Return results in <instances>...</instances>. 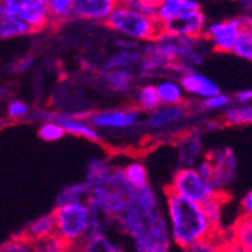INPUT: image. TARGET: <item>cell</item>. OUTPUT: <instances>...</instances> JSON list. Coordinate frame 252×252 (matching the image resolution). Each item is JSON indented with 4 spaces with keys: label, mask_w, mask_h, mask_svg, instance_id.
I'll return each instance as SVG.
<instances>
[{
    "label": "cell",
    "mask_w": 252,
    "mask_h": 252,
    "mask_svg": "<svg viewBox=\"0 0 252 252\" xmlns=\"http://www.w3.org/2000/svg\"><path fill=\"white\" fill-rule=\"evenodd\" d=\"M118 226L131 239L136 252H169L174 243L168 218L160 207L142 209L130 205Z\"/></svg>",
    "instance_id": "cell-1"
},
{
    "label": "cell",
    "mask_w": 252,
    "mask_h": 252,
    "mask_svg": "<svg viewBox=\"0 0 252 252\" xmlns=\"http://www.w3.org/2000/svg\"><path fill=\"white\" fill-rule=\"evenodd\" d=\"M166 218L175 245L183 249L213 239L218 231L205 218L202 205L166 189Z\"/></svg>",
    "instance_id": "cell-2"
},
{
    "label": "cell",
    "mask_w": 252,
    "mask_h": 252,
    "mask_svg": "<svg viewBox=\"0 0 252 252\" xmlns=\"http://www.w3.org/2000/svg\"><path fill=\"white\" fill-rule=\"evenodd\" d=\"M150 44L156 53L171 63L172 74L178 76L195 71L204 62L210 45L205 38H181L168 33H162Z\"/></svg>",
    "instance_id": "cell-3"
},
{
    "label": "cell",
    "mask_w": 252,
    "mask_h": 252,
    "mask_svg": "<svg viewBox=\"0 0 252 252\" xmlns=\"http://www.w3.org/2000/svg\"><path fill=\"white\" fill-rule=\"evenodd\" d=\"M134 188L127 181L123 168H115L106 186L95 188L88 198L91 215H100L110 223H118L130 207Z\"/></svg>",
    "instance_id": "cell-4"
},
{
    "label": "cell",
    "mask_w": 252,
    "mask_h": 252,
    "mask_svg": "<svg viewBox=\"0 0 252 252\" xmlns=\"http://www.w3.org/2000/svg\"><path fill=\"white\" fill-rule=\"evenodd\" d=\"M106 25L113 33L134 42L147 44L162 35V26L158 25L156 18L130 9L123 2H118Z\"/></svg>",
    "instance_id": "cell-5"
},
{
    "label": "cell",
    "mask_w": 252,
    "mask_h": 252,
    "mask_svg": "<svg viewBox=\"0 0 252 252\" xmlns=\"http://www.w3.org/2000/svg\"><path fill=\"white\" fill-rule=\"evenodd\" d=\"M52 213L56 222V236L65 240L71 248H79L88 236L91 220V209L88 202L55 207Z\"/></svg>",
    "instance_id": "cell-6"
},
{
    "label": "cell",
    "mask_w": 252,
    "mask_h": 252,
    "mask_svg": "<svg viewBox=\"0 0 252 252\" xmlns=\"http://www.w3.org/2000/svg\"><path fill=\"white\" fill-rule=\"evenodd\" d=\"M168 190L180 196L196 201L199 204L205 202L210 198H215L218 195H223L218 190L215 183L205 181L199 175L196 168H178L171 178Z\"/></svg>",
    "instance_id": "cell-7"
},
{
    "label": "cell",
    "mask_w": 252,
    "mask_h": 252,
    "mask_svg": "<svg viewBox=\"0 0 252 252\" xmlns=\"http://www.w3.org/2000/svg\"><path fill=\"white\" fill-rule=\"evenodd\" d=\"M0 17H12L25 21L32 31L45 29L52 20L49 0H2Z\"/></svg>",
    "instance_id": "cell-8"
},
{
    "label": "cell",
    "mask_w": 252,
    "mask_h": 252,
    "mask_svg": "<svg viewBox=\"0 0 252 252\" xmlns=\"http://www.w3.org/2000/svg\"><path fill=\"white\" fill-rule=\"evenodd\" d=\"M245 28V17H233L228 20L212 21L205 29L204 38L215 52L233 53Z\"/></svg>",
    "instance_id": "cell-9"
},
{
    "label": "cell",
    "mask_w": 252,
    "mask_h": 252,
    "mask_svg": "<svg viewBox=\"0 0 252 252\" xmlns=\"http://www.w3.org/2000/svg\"><path fill=\"white\" fill-rule=\"evenodd\" d=\"M33 117L36 120H41V123L45 121H56L59 123L66 133L73 136L83 137L91 142H100L101 133L89 123V115H74V113H63V112H52L47 109H35Z\"/></svg>",
    "instance_id": "cell-10"
},
{
    "label": "cell",
    "mask_w": 252,
    "mask_h": 252,
    "mask_svg": "<svg viewBox=\"0 0 252 252\" xmlns=\"http://www.w3.org/2000/svg\"><path fill=\"white\" fill-rule=\"evenodd\" d=\"M89 123L100 130H130L141 123L137 107H112L95 110L89 115Z\"/></svg>",
    "instance_id": "cell-11"
},
{
    "label": "cell",
    "mask_w": 252,
    "mask_h": 252,
    "mask_svg": "<svg viewBox=\"0 0 252 252\" xmlns=\"http://www.w3.org/2000/svg\"><path fill=\"white\" fill-rule=\"evenodd\" d=\"M215 166L213 183L220 193L225 195V190L233 185L237 172V157L231 148H215L205 154Z\"/></svg>",
    "instance_id": "cell-12"
},
{
    "label": "cell",
    "mask_w": 252,
    "mask_h": 252,
    "mask_svg": "<svg viewBox=\"0 0 252 252\" xmlns=\"http://www.w3.org/2000/svg\"><path fill=\"white\" fill-rule=\"evenodd\" d=\"M209 23L202 9L185 12L162 26V33L181 38H204Z\"/></svg>",
    "instance_id": "cell-13"
},
{
    "label": "cell",
    "mask_w": 252,
    "mask_h": 252,
    "mask_svg": "<svg viewBox=\"0 0 252 252\" xmlns=\"http://www.w3.org/2000/svg\"><path fill=\"white\" fill-rule=\"evenodd\" d=\"M189 110L185 104L180 106H162L156 112L150 113L145 127L151 133H165L175 130L186 121Z\"/></svg>",
    "instance_id": "cell-14"
},
{
    "label": "cell",
    "mask_w": 252,
    "mask_h": 252,
    "mask_svg": "<svg viewBox=\"0 0 252 252\" xmlns=\"http://www.w3.org/2000/svg\"><path fill=\"white\" fill-rule=\"evenodd\" d=\"M175 147L180 168H196V165L205 156L202 147V131L199 128H192L180 134Z\"/></svg>",
    "instance_id": "cell-15"
},
{
    "label": "cell",
    "mask_w": 252,
    "mask_h": 252,
    "mask_svg": "<svg viewBox=\"0 0 252 252\" xmlns=\"http://www.w3.org/2000/svg\"><path fill=\"white\" fill-rule=\"evenodd\" d=\"M178 80H180L183 89H185V93L188 95L199 98L201 101L220 94L219 85L213 79L207 77L205 74H202L196 70L180 76Z\"/></svg>",
    "instance_id": "cell-16"
},
{
    "label": "cell",
    "mask_w": 252,
    "mask_h": 252,
    "mask_svg": "<svg viewBox=\"0 0 252 252\" xmlns=\"http://www.w3.org/2000/svg\"><path fill=\"white\" fill-rule=\"evenodd\" d=\"M117 5V0H74V17L85 21L107 23Z\"/></svg>",
    "instance_id": "cell-17"
},
{
    "label": "cell",
    "mask_w": 252,
    "mask_h": 252,
    "mask_svg": "<svg viewBox=\"0 0 252 252\" xmlns=\"http://www.w3.org/2000/svg\"><path fill=\"white\" fill-rule=\"evenodd\" d=\"M199 9L201 5L196 0H160L156 20L158 21L160 26H163L166 23L175 20L181 14Z\"/></svg>",
    "instance_id": "cell-18"
},
{
    "label": "cell",
    "mask_w": 252,
    "mask_h": 252,
    "mask_svg": "<svg viewBox=\"0 0 252 252\" xmlns=\"http://www.w3.org/2000/svg\"><path fill=\"white\" fill-rule=\"evenodd\" d=\"M141 62H142V49L141 50H117L104 61L101 71H110V70L137 71Z\"/></svg>",
    "instance_id": "cell-19"
},
{
    "label": "cell",
    "mask_w": 252,
    "mask_h": 252,
    "mask_svg": "<svg viewBox=\"0 0 252 252\" xmlns=\"http://www.w3.org/2000/svg\"><path fill=\"white\" fill-rule=\"evenodd\" d=\"M156 89L162 106H180L185 103L186 93L180 80L172 77H162L156 83Z\"/></svg>",
    "instance_id": "cell-20"
},
{
    "label": "cell",
    "mask_w": 252,
    "mask_h": 252,
    "mask_svg": "<svg viewBox=\"0 0 252 252\" xmlns=\"http://www.w3.org/2000/svg\"><path fill=\"white\" fill-rule=\"evenodd\" d=\"M113 171H115V166L107 158H93L86 166L85 181L93 189L106 186Z\"/></svg>",
    "instance_id": "cell-21"
},
{
    "label": "cell",
    "mask_w": 252,
    "mask_h": 252,
    "mask_svg": "<svg viewBox=\"0 0 252 252\" xmlns=\"http://www.w3.org/2000/svg\"><path fill=\"white\" fill-rule=\"evenodd\" d=\"M23 236H26L33 243L56 236V222H55L53 213H47V215H42V216L33 219L26 226Z\"/></svg>",
    "instance_id": "cell-22"
},
{
    "label": "cell",
    "mask_w": 252,
    "mask_h": 252,
    "mask_svg": "<svg viewBox=\"0 0 252 252\" xmlns=\"http://www.w3.org/2000/svg\"><path fill=\"white\" fill-rule=\"evenodd\" d=\"M91 192H93V188H91L85 180L79 183H73V185L65 186L56 195L55 204H56V207H63V205H70V204L86 202L88 198L91 196Z\"/></svg>",
    "instance_id": "cell-23"
},
{
    "label": "cell",
    "mask_w": 252,
    "mask_h": 252,
    "mask_svg": "<svg viewBox=\"0 0 252 252\" xmlns=\"http://www.w3.org/2000/svg\"><path fill=\"white\" fill-rule=\"evenodd\" d=\"M137 71L134 70H110L101 71L103 83L113 93H126L133 85Z\"/></svg>",
    "instance_id": "cell-24"
},
{
    "label": "cell",
    "mask_w": 252,
    "mask_h": 252,
    "mask_svg": "<svg viewBox=\"0 0 252 252\" xmlns=\"http://www.w3.org/2000/svg\"><path fill=\"white\" fill-rule=\"evenodd\" d=\"M134 100H136L137 109L142 112H147L148 115L156 112L158 107H162V103H160L158 95H157L156 85H153V83H145L137 88L136 94H134Z\"/></svg>",
    "instance_id": "cell-25"
},
{
    "label": "cell",
    "mask_w": 252,
    "mask_h": 252,
    "mask_svg": "<svg viewBox=\"0 0 252 252\" xmlns=\"http://www.w3.org/2000/svg\"><path fill=\"white\" fill-rule=\"evenodd\" d=\"M230 239L245 248L248 252H252V219L242 216L236 220L233 228L228 233Z\"/></svg>",
    "instance_id": "cell-26"
},
{
    "label": "cell",
    "mask_w": 252,
    "mask_h": 252,
    "mask_svg": "<svg viewBox=\"0 0 252 252\" xmlns=\"http://www.w3.org/2000/svg\"><path fill=\"white\" fill-rule=\"evenodd\" d=\"M77 249L79 252H123L121 246L117 242H113L109 234L88 237Z\"/></svg>",
    "instance_id": "cell-27"
},
{
    "label": "cell",
    "mask_w": 252,
    "mask_h": 252,
    "mask_svg": "<svg viewBox=\"0 0 252 252\" xmlns=\"http://www.w3.org/2000/svg\"><path fill=\"white\" fill-rule=\"evenodd\" d=\"M33 31L26 25L25 21L12 17H0V38L12 39L32 33Z\"/></svg>",
    "instance_id": "cell-28"
},
{
    "label": "cell",
    "mask_w": 252,
    "mask_h": 252,
    "mask_svg": "<svg viewBox=\"0 0 252 252\" xmlns=\"http://www.w3.org/2000/svg\"><path fill=\"white\" fill-rule=\"evenodd\" d=\"M223 121L228 126H249L252 124V103L251 104H231L223 112Z\"/></svg>",
    "instance_id": "cell-29"
},
{
    "label": "cell",
    "mask_w": 252,
    "mask_h": 252,
    "mask_svg": "<svg viewBox=\"0 0 252 252\" xmlns=\"http://www.w3.org/2000/svg\"><path fill=\"white\" fill-rule=\"evenodd\" d=\"M123 172H124L127 181L134 189H141V188L148 186V172L142 162L131 160V162H128L126 166H123Z\"/></svg>",
    "instance_id": "cell-30"
},
{
    "label": "cell",
    "mask_w": 252,
    "mask_h": 252,
    "mask_svg": "<svg viewBox=\"0 0 252 252\" xmlns=\"http://www.w3.org/2000/svg\"><path fill=\"white\" fill-rule=\"evenodd\" d=\"M226 195H218L215 198H210L205 202H202V210L205 218L209 219V222L212 223V226L218 231L219 226L222 223V215H223V201H225Z\"/></svg>",
    "instance_id": "cell-31"
},
{
    "label": "cell",
    "mask_w": 252,
    "mask_h": 252,
    "mask_svg": "<svg viewBox=\"0 0 252 252\" xmlns=\"http://www.w3.org/2000/svg\"><path fill=\"white\" fill-rule=\"evenodd\" d=\"M130 205H136V207L142 209H158V196L148 185L141 189H134L130 198Z\"/></svg>",
    "instance_id": "cell-32"
},
{
    "label": "cell",
    "mask_w": 252,
    "mask_h": 252,
    "mask_svg": "<svg viewBox=\"0 0 252 252\" xmlns=\"http://www.w3.org/2000/svg\"><path fill=\"white\" fill-rule=\"evenodd\" d=\"M53 21H66L74 17V0H49Z\"/></svg>",
    "instance_id": "cell-33"
},
{
    "label": "cell",
    "mask_w": 252,
    "mask_h": 252,
    "mask_svg": "<svg viewBox=\"0 0 252 252\" xmlns=\"http://www.w3.org/2000/svg\"><path fill=\"white\" fill-rule=\"evenodd\" d=\"M65 134H66V131L56 121L41 123V126L38 128V136L41 137L44 142H56V141H61Z\"/></svg>",
    "instance_id": "cell-34"
},
{
    "label": "cell",
    "mask_w": 252,
    "mask_h": 252,
    "mask_svg": "<svg viewBox=\"0 0 252 252\" xmlns=\"http://www.w3.org/2000/svg\"><path fill=\"white\" fill-rule=\"evenodd\" d=\"M71 246L59 236H53L45 240L33 243V252H68Z\"/></svg>",
    "instance_id": "cell-35"
},
{
    "label": "cell",
    "mask_w": 252,
    "mask_h": 252,
    "mask_svg": "<svg viewBox=\"0 0 252 252\" xmlns=\"http://www.w3.org/2000/svg\"><path fill=\"white\" fill-rule=\"evenodd\" d=\"M233 53L237 58L252 63V31L245 28V31L242 32Z\"/></svg>",
    "instance_id": "cell-36"
},
{
    "label": "cell",
    "mask_w": 252,
    "mask_h": 252,
    "mask_svg": "<svg viewBox=\"0 0 252 252\" xmlns=\"http://www.w3.org/2000/svg\"><path fill=\"white\" fill-rule=\"evenodd\" d=\"M233 104V98L226 94H219V95H215V97H210L207 100H202L201 104H199V109L204 110V112H225L228 107Z\"/></svg>",
    "instance_id": "cell-37"
},
{
    "label": "cell",
    "mask_w": 252,
    "mask_h": 252,
    "mask_svg": "<svg viewBox=\"0 0 252 252\" xmlns=\"http://www.w3.org/2000/svg\"><path fill=\"white\" fill-rule=\"evenodd\" d=\"M0 252H33V242L26 236H15L3 242Z\"/></svg>",
    "instance_id": "cell-38"
},
{
    "label": "cell",
    "mask_w": 252,
    "mask_h": 252,
    "mask_svg": "<svg viewBox=\"0 0 252 252\" xmlns=\"http://www.w3.org/2000/svg\"><path fill=\"white\" fill-rule=\"evenodd\" d=\"M123 3L130 9H134L147 17L156 18L160 2H157V0H123Z\"/></svg>",
    "instance_id": "cell-39"
},
{
    "label": "cell",
    "mask_w": 252,
    "mask_h": 252,
    "mask_svg": "<svg viewBox=\"0 0 252 252\" xmlns=\"http://www.w3.org/2000/svg\"><path fill=\"white\" fill-rule=\"evenodd\" d=\"M6 113L11 120H25L32 113V107L23 100H9L6 104Z\"/></svg>",
    "instance_id": "cell-40"
},
{
    "label": "cell",
    "mask_w": 252,
    "mask_h": 252,
    "mask_svg": "<svg viewBox=\"0 0 252 252\" xmlns=\"http://www.w3.org/2000/svg\"><path fill=\"white\" fill-rule=\"evenodd\" d=\"M110 222L100 216V215H91V220H89V228H88V237H97V236H103L107 234Z\"/></svg>",
    "instance_id": "cell-41"
},
{
    "label": "cell",
    "mask_w": 252,
    "mask_h": 252,
    "mask_svg": "<svg viewBox=\"0 0 252 252\" xmlns=\"http://www.w3.org/2000/svg\"><path fill=\"white\" fill-rule=\"evenodd\" d=\"M188 252H222L220 243H219V236L216 234L213 239L202 240L188 249Z\"/></svg>",
    "instance_id": "cell-42"
},
{
    "label": "cell",
    "mask_w": 252,
    "mask_h": 252,
    "mask_svg": "<svg viewBox=\"0 0 252 252\" xmlns=\"http://www.w3.org/2000/svg\"><path fill=\"white\" fill-rule=\"evenodd\" d=\"M196 171L199 172V175L205 180V181H210L213 183V178H215V166L213 163L210 162L209 158H202L201 162L196 165Z\"/></svg>",
    "instance_id": "cell-43"
},
{
    "label": "cell",
    "mask_w": 252,
    "mask_h": 252,
    "mask_svg": "<svg viewBox=\"0 0 252 252\" xmlns=\"http://www.w3.org/2000/svg\"><path fill=\"white\" fill-rule=\"evenodd\" d=\"M33 63H35V59H33L32 55L23 56V58H20V59L15 62L14 70H15V73H28V71L31 70V68L33 66Z\"/></svg>",
    "instance_id": "cell-44"
},
{
    "label": "cell",
    "mask_w": 252,
    "mask_h": 252,
    "mask_svg": "<svg viewBox=\"0 0 252 252\" xmlns=\"http://www.w3.org/2000/svg\"><path fill=\"white\" fill-rule=\"evenodd\" d=\"M113 45H115L118 50H141L139 42H134V41L123 38V36H118L115 41H113Z\"/></svg>",
    "instance_id": "cell-45"
},
{
    "label": "cell",
    "mask_w": 252,
    "mask_h": 252,
    "mask_svg": "<svg viewBox=\"0 0 252 252\" xmlns=\"http://www.w3.org/2000/svg\"><path fill=\"white\" fill-rule=\"evenodd\" d=\"M219 243H220V249L222 252H248L245 248H242L240 245H237L236 242H233L230 237H219Z\"/></svg>",
    "instance_id": "cell-46"
},
{
    "label": "cell",
    "mask_w": 252,
    "mask_h": 252,
    "mask_svg": "<svg viewBox=\"0 0 252 252\" xmlns=\"http://www.w3.org/2000/svg\"><path fill=\"white\" fill-rule=\"evenodd\" d=\"M233 101H234V104H242V106L251 104L252 103V89H242V91H239V93L234 94Z\"/></svg>",
    "instance_id": "cell-47"
},
{
    "label": "cell",
    "mask_w": 252,
    "mask_h": 252,
    "mask_svg": "<svg viewBox=\"0 0 252 252\" xmlns=\"http://www.w3.org/2000/svg\"><path fill=\"white\" fill-rule=\"evenodd\" d=\"M240 207H242L243 216H248V218L252 219V190H249V192L243 196V199H242V202H240Z\"/></svg>",
    "instance_id": "cell-48"
},
{
    "label": "cell",
    "mask_w": 252,
    "mask_h": 252,
    "mask_svg": "<svg viewBox=\"0 0 252 252\" xmlns=\"http://www.w3.org/2000/svg\"><path fill=\"white\" fill-rule=\"evenodd\" d=\"M245 25H246V29L252 31V15H246L245 17Z\"/></svg>",
    "instance_id": "cell-49"
},
{
    "label": "cell",
    "mask_w": 252,
    "mask_h": 252,
    "mask_svg": "<svg viewBox=\"0 0 252 252\" xmlns=\"http://www.w3.org/2000/svg\"><path fill=\"white\" fill-rule=\"evenodd\" d=\"M6 97V88H2V98Z\"/></svg>",
    "instance_id": "cell-50"
}]
</instances>
